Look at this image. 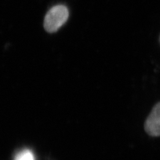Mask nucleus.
<instances>
[{
  "label": "nucleus",
  "instance_id": "1",
  "mask_svg": "<svg viewBox=\"0 0 160 160\" xmlns=\"http://www.w3.org/2000/svg\"><path fill=\"white\" fill-rule=\"evenodd\" d=\"M68 18V8L64 5H57L50 9L46 15L44 28L49 33L56 32L66 23Z\"/></svg>",
  "mask_w": 160,
  "mask_h": 160
},
{
  "label": "nucleus",
  "instance_id": "2",
  "mask_svg": "<svg viewBox=\"0 0 160 160\" xmlns=\"http://www.w3.org/2000/svg\"><path fill=\"white\" fill-rule=\"evenodd\" d=\"M145 130L151 136H160V102L152 109L145 122Z\"/></svg>",
  "mask_w": 160,
  "mask_h": 160
},
{
  "label": "nucleus",
  "instance_id": "3",
  "mask_svg": "<svg viewBox=\"0 0 160 160\" xmlns=\"http://www.w3.org/2000/svg\"><path fill=\"white\" fill-rule=\"evenodd\" d=\"M14 160H35V158L30 150L24 149L16 155Z\"/></svg>",
  "mask_w": 160,
  "mask_h": 160
},
{
  "label": "nucleus",
  "instance_id": "4",
  "mask_svg": "<svg viewBox=\"0 0 160 160\" xmlns=\"http://www.w3.org/2000/svg\"><path fill=\"white\" fill-rule=\"evenodd\" d=\"M159 41H160V38H159Z\"/></svg>",
  "mask_w": 160,
  "mask_h": 160
}]
</instances>
